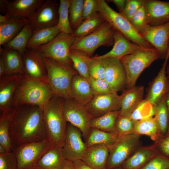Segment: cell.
I'll list each match as a JSON object with an SVG mask.
<instances>
[{"label":"cell","instance_id":"7402d4cb","mask_svg":"<svg viewBox=\"0 0 169 169\" xmlns=\"http://www.w3.org/2000/svg\"><path fill=\"white\" fill-rule=\"evenodd\" d=\"M23 75H5L0 78V111L13 109L12 100Z\"/></svg>","mask_w":169,"mask_h":169},{"label":"cell","instance_id":"b9f144b4","mask_svg":"<svg viewBox=\"0 0 169 169\" xmlns=\"http://www.w3.org/2000/svg\"><path fill=\"white\" fill-rule=\"evenodd\" d=\"M135 121L130 116L119 115L116 124L115 133L119 136L134 133Z\"/></svg>","mask_w":169,"mask_h":169},{"label":"cell","instance_id":"cb8c5ba5","mask_svg":"<svg viewBox=\"0 0 169 169\" xmlns=\"http://www.w3.org/2000/svg\"><path fill=\"white\" fill-rule=\"evenodd\" d=\"M109 147L104 144H96L87 147L81 159L95 169L105 168Z\"/></svg>","mask_w":169,"mask_h":169},{"label":"cell","instance_id":"74e56055","mask_svg":"<svg viewBox=\"0 0 169 169\" xmlns=\"http://www.w3.org/2000/svg\"><path fill=\"white\" fill-rule=\"evenodd\" d=\"M166 95L155 107L154 117L158 125L161 137L167 133L169 125V117L166 102Z\"/></svg>","mask_w":169,"mask_h":169},{"label":"cell","instance_id":"db71d44e","mask_svg":"<svg viewBox=\"0 0 169 169\" xmlns=\"http://www.w3.org/2000/svg\"><path fill=\"white\" fill-rule=\"evenodd\" d=\"M0 78L5 75V67L2 56L0 55Z\"/></svg>","mask_w":169,"mask_h":169},{"label":"cell","instance_id":"ab89813d","mask_svg":"<svg viewBox=\"0 0 169 169\" xmlns=\"http://www.w3.org/2000/svg\"><path fill=\"white\" fill-rule=\"evenodd\" d=\"M84 0H70L69 10V19L73 32L84 21Z\"/></svg>","mask_w":169,"mask_h":169},{"label":"cell","instance_id":"681fc988","mask_svg":"<svg viewBox=\"0 0 169 169\" xmlns=\"http://www.w3.org/2000/svg\"><path fill=\"white\" fill-rule=\"evenodd\" d=\"M152 145L157 154L169 158V134L161 137Z\"/></svg>","mask_w":169,"mask_h":169},{"label":"cell","instance_id":"1f68e13d","mask_svg":"<svg viewBox=\"0 0 169 169\" xmlns=\"http://www.w3.org/2000/svg\"><path fill=\"white\" fill-rule=\"evenodd\" d=\"M105 21L101 14L97 12L84 21L73 34L76 38L86 36L98 29Z\"/></svg>","mask_w":169,"mask_h":169},{"label":"cell","instance_id":"d6a6232c","mask_svg":"<svg viewBox=\"0 0 169 169\" xmlns=\"http://www.w3.org/2000/svg\"><path fill=\"white\" fill-rule=\"evenodd\" d=\"M33 30L28 23L11 40L3 46L6 48L15 50L23 54L26 51Z\"/></svg>","mask_w":169,"mask_h":169},{"label":"cell","instance_id":"11a10c76","mask_svg":"<svg viewBox=\"0 0 169 169\" xmlns=\"http://www.w3.org/2000/svg\"><path fill=\"white\" fill-rule=\"evenodd\" d=\"M63 169H76L73 161L66 160Z\"/></svg>","mask_w":169,"mask_h":169},{"label":"cell","instance_id":"94428289","mask_svg":"<svg viewBox=\"0 0 169 169\" xmlns=\"http://www.w3.org/2000/svg\"><path fill=\"white\" fill-rule=\"evenodd\" d=\"M112 169H124L121 166H120V167H116V168H115Z\"/></svg>","mask_w":169,"mask_h":169},{"label":"cell","instance_id":"7c38bea8","mask_svg":"<svg viewBox=\"0 0 169 169\" xmlns=\"http://www.w3.org/2000/svg\"><path fill=\"white\" fill-rule=\"evenodd\" d=\"M59 5L56 0H45L28 19V23L33 32L57 25Z\"/></svg>","mask_w":169,"mask_h":169},{"label":"cell","instance_id":"f546056e","mask_svg":"<svg viewBox=\"0 0 169 169\" xmlns=\"http://www.w3.org/2000/svg\"><path fill=\"white\" fill-rule=\"evenodd\" d=\"M60 32L57 25L34 31L27 48L35 49L53 40Z\"/></svg>","mask_w":169,"mask_h":169},{"label":"cell","instance_id":"f35d334b","mask_svg":"<svg viewBox=\"0 0 169 169\" xmlns=\"http://www.w3.org/2000/svg\"><path fill=\"white\" fill-rule=\"evenodd\" d=\"M70 0H60L58 8V22L57 26L61 32L73 34L69 19V10Z\"/></svg>","mask_w":169,"mask_h":169},{"label":"cell","instance_id":"d4e9b609","mask_svg":"<svg viewBox=\"0 0 169 169\" xmlns=\"http://www.w3.org/2000/svg\"><path fill=\"white\" fill-rule=\"evenodd\" d=\"M144 87L136 85L127 89L122 93L123 97L119 115L130 116L143 99Z\"/></svg>","mask_w":169,"mask_h":169},{"label":"cell","instance_id":"7a4b0ae2","mask_svg":"<svg viewBox=\"0 0 169 169\" xmlns=\"http://www.w3.org/2000/svg\"><path fill=\"white\" fill-rule=\"evenodd\" d=\"M54 95L47 84L23 74L13 96L11 108L23 104H30L43 108Z\"/></svg>","mask_w":169,"mask_h":169},{"label":"cell","instance_id":"ba28073f","mask_svg":"<svg viewBox=\"0 0 169 169\" xmlns=\"http://www.w3.org/2000/svg\"><path fill=\"white\" fill-rule=\"evenodd\" d=\"M141 135L136 133L120 136L109 147V155L105 168L121 166L141 146Z\"/></svg>","mask_w":169,"mask_h":169},{"label":"cell","instance_id":"f6af8a7d","mask_svg":"<svg viewBox=\"0 0 169 169\" xmlns=\"http://www.w3.org/2000/svg\"><path fill=\"white\" fill-rule=\"evenodd\" d=\"M141 169H169V158L157 154Z\"/></svg>","mask_w":169,"mask_h":169},{"label":"cell","instance_id":"277c9868","mask_svg":"<svg viewBox=\"0 0 169 169\" xmlns=\"http://www.w3.org/2000/svg\"><path fill=\"white\" fill-rule=\"evenodd\" d=\"M160 58V52L153 47L145 49L121 58L120 59L126 73L127 89L135 86L137 79L144 70Z\"/></svg>","mask_w":169,"mask_h":169},{"label":"cell","instance_id":"8d00e7d4","mask_svg":"<svg viewBox=\"0 0 169 169\" xmlns=\"http://www.w3.org/2000/svg\"><path fill=\"white\" fill-rule=\"evenodd\" d=\"M70 56L74 69L81 75L89 80L88 62L90 57L79 49H71Z\"/></svg>","mask_w":169,"mask_h":169},{"label":"cell","instance_id":"2e32d148","mask_svg":"<svg viewBox=\"0 0 169 169\" xmlns=\"http://www.w3.org/2000/svg\"><path fill=\"white\" fill-rule=\"evenodd\" d=\"M24 74L48 84L47 70L44 58L35 49H27L23 54Z\"/></svg>","mask_w":169,"mask_h":169},{"label":"cell","instance_id":"9f6ffc18","mask_svg":"<svg viewBox=\"0 0 169 169\" xmlns=\"http://www.w3.org/2000/svg\"><path fill=\"white\" fill-rule=\"evenodd\" d=\"M10 18L4 14L0 15V23L5 22L8 20Z\"/></svg>","mask_w":169,"mask_h":169},{"label":"cell","instance_id":"e0dca14e","mask_svg":"<svg viewBox=\"0 0 169 169\" xmlns=\"http://www.w3.org/2000/svg\"><path fill=\"white\" fill-rule=\"evenodd\" d=\"M122 97V94L119 95L117 93L95 96L85 106L94 118L110 112L120 110Z\"/></svg>","mask_w":169,"mask_h":169},{"label":"cell","instance_id":"8fae6325","mask_svg":"<svg viewBox=\"0 0 169 169\" xmlns=\"http://www.w3.org/2000/svg\"><path fill=\"white\" fill-rule=\"evenodd\" d=\"M63 110L67 122L79 129L85 140L91 130L90 122L93 119L85 106L72 98H65L64 99Z\"/></svg>","mask_w":169,"mask_h":169},{"label":"cell","instance_id":"f907efd6","mask_svg":"<svg viewBox=\"0 0 169 169\" xmlns=\"http://www.w3.org/2000/svg\"><path fill=\"white\" fill-rule=\"evenodd\" d=\"M98 0H84L83 7V21L99 10Z\"/></svg>","mask_w":169,"mask_h":169},{"label":"cell","instance_id":"484cf974","mask_svg":"<svg viewBox=\"0 0 169 169\" xmlns=\"http://www.w3.org/2000/svg\"><path fill=\"white\" fill-rule=\"evenodd\" d=\"M0 55L2 56L5 65V75L24 74L22 54L15 50L0 46Z\"/></svg>","mask_w":169,"mask_h":169},{"label":"cell","instance_id":"9c48e42d","mask_svg":"<svg viewBox=\"0 0 169 169\" xmlns=\"http://www.w3.org/2000/svg\"><path fill=\"white\" fill-rule=\"evenodd\" d=\"M116 30L105 21L96 30L85 37L75 38L71 49L82 50L90 57L101 46H110L113 44L114 35Z\"/></svg>","mask_w":169,"mask_h":169},{"label":"cell","instance_id":"3957f363","mask_svg":"<svg viewBox=\"0 0 169 169\" xmlns=\"http://www.w3.org/2000/svg\"><path fill=\"white\" fill-rule=\"evenodd\" d=\"M64 99L54 96L42 108L43 120L48 137L54 146L61 148L67 123L63 113Z\"/></svg>","mask_w":169,"mask_h":169},{"label":"cell","instance_id":"91938a15","mask_svg":"<svg viewBox=\"0 0 169 169\" xmlns=\"http://www.w3.org/2000/svg\"><path fill=\"white\" fill-rule=\"evenodd\" d=\"M166 74H167V77L169 79V63L167 64L166 68Z\"/></svg>","mask_w":169,"mask_h":169},{"label":"cell","instance_id":"680465c9","mask_svg":"<svg viewBox=\"0 0 169 169\" xmlns=\"http://www.w3.org/2000/svg\"><path fill=\"white\" fill-rule=\"evenodd\" d=\"M7 152L5 148L3 146L0 145V154H3Z\"/></svg>","mask_w":169,"mask_h":169},{"label":"cell","instance_id":"e575fe53","mask_svg":"<svg viewBox=\"0 0 169 169\" xmlns=\"http://www.w3.org/2000/svg\"><path fill=\"white\" fill-rule=\"evenodd\" d=\"M119 114L120 110L110 112L93 118L90 121V126L91 128L115 133L116 124Z\"/></svg>","mask_w":169,"mask_h":169},{"label":"cell","instance_id":"f1b7e54d","mask_svg":"<svg viewBox=\"0 0 169 169\" xmlns=\"http://www.w3.org/2000/svg\"><path fill=\"white\" fill-rule=\"evenodd\" d=\"M28 22L27 18H12L0 23V46H3L13 39Z\"/></svg>","mask_w":169,"mask_h":169},{"label":"cell","instance_id":"6f0895ef","mask_svg":"<svg viewBox=\"0 0 169 169\" xmlns=\"http://www.w3.org/2000/svg\"><path fill=\"white\" fill-rule=\"evenodd\" d=\"M166 102L167 106L168 114H169V93H168L166 95ZM169 134V125L168 131L167 134Z\"/></svg>","mask_w":169,"mask_h":169},{"label":"cell","instance_id":"c3c4849f","mask_svg":"<svg viewBox=\"0 0 169 169\" xmlns=\"http://www.w3.org/2000/svg\"><path fill=\"white\" fill-rule=\"evenodd\" d=\"M0 169H18L17 159L13 151L0 154Z\"/></svg>","mask_w":169,"mask_h":169},{"label":"cell","instance_id":"8992f818","mask_svg":"<svg viewBox=\"0 0 169 169\" xmlns=\"http://www.w3.org/2000/svg\"><path fill=\"white\" fill-rule=\"evenodd\" d=\"M99 12L106 21L115 30L119 31L133 43L146 49L153 48L145 40L135 29L130 21L119 13L113 9L104 0H98Z\"/></svg>","mask_w":169,"mask_h":169},{"label":"cell","instance_id":"816d5d0a","mask_svg":"<svg viewBox=\"0 0 169 169\" xmlns=\"http://www.w3.org/2000/svg\"><path fill=\"white\" fill-rule=\"evenodd\" d=\"M76 169H95L81 159L73 161Z\"/></svg>","mask_w":169,"mask_h":169},{"label":"cell","instance_id":"83f0119b","mask_svg":"<svg viewBox=\"0 0 169 169\" xmlns=\"http://www.w3.org/2000/svg\"><path fill=\"white\" fill-rule=\"evenodd\" d=\"M157 154L152 145L141 146L121 166L124 169H141Z\"/></svg>","mask_w":169,"mask_h":169},{"label":"cell","instance_id":"5b68a950","mask_svg":"<svg viewBox=\"0 0 169 169\" xmlns=\"http://www.w3.org/2000/svg\"><path fill=\"white\" fill-rule=\"evenodd\" d=\"M47 70L48 84L54 95L64 99L71 98L70 88L73 77L78 72L54 60L44 58Z\"/></svg>","mask_w":169,"mask_h":169},{"label":"cell","instance_id":"5bb4252c","mask_svg":"<svg viewBox=\"0 0 169 169\" xmlns=\"http://www.w3.org/2000/svg\"><path fill=\"white\" fill-rule=\"evenodd\" d=\"M45 0H0V12L10 18H31Z\"/></svg>","mask_w":169,"mask_h":169},{"label":"cell","instance_id":"d6986e66","mask_svg":"<svg viewBox=\"0 0 169 169\" xmlns=\"http://www.w3.org/2000/svg\"><path fill=\"white\" fill-rule=\"evenodd\" d=\"M105 68L104 79L117 92L126 86V72L120 60L108 58L103 59Z\"/></svg>","mask_w":169,"mask_h":169},{"label":"cell","instance_id":"60d3db41","mask_svg":"<svg viewBox=\"0 0 169 169\" xmlns=\"http://www.w3.org/2000/svg\"><path fill=\"white\" fill-rule=\"evenodd\" d=\"M155 107L149 101L143 99L130 116L135 121L154 117L155 115Z\"/></svg>","mask_w":169,"mask_h":169},{"label":"cell","instance_id":"603a6c76","mask_svg":"<svg viewBox=\"0 0 169 169\" xmlns=\"http://www.w3.org/2000/svg\"><path fill=\"white\" fill-rule=\"evenodd\" d=\"M70 91L71 98L84 106L94 96L88 80L79 73L72 78Z\"/></svg>","mask_w":169,"mask_h":169},{"label":"cell","instance_id":"f5cc1de1","mask_svg":"<svg viewBox=\"0 0 169 169\" xmlns=\"http://www.w3.org/2000/svg\"><path fill=\"white\" fill-rule=\"evenodd\" d=\"M126 0H110L108 2L113 3L116 6L120 13H121L123 11L126 3Z\"/></svg>","mask_w":169,"mask_h":169},{"label":"cell","instance_id":"836d02e7","mask_svg":"<svg viewBox=\"0 0 169 169\" xmlns=\"http://www.w3.org/2000/svg\"><path fill=\"white\" fill-rule=\"evenodd\" d=\"M119 136L115 133L109 132L98 129L91 128L85 139L87 147L96 144H104L109 147L116 140Z\"/></svg>","mask_w":169,"mask_h":169},{"label":"cell","instance_id":"d590c367","mask_svg":"<svg viewBox=\"0 0 169 169\" xmlns=\"http://www.w3.org/2000/svg\"><path fill=\"white\" fill-rule=\"evenodd\" d=\"M13 108L0 111V145L3 146L7 152L13 151L10 137V125Z\"/></svg>","mask_w":169,"mask_h":169},{"label":"cell","instance_id":"52a82bcc","mask_svg":"<svg viewBox=\"0 0 169 169\" xmlns=\"http://www.w3.org/2000/svg\"><path fill=\"white\" fill-rule=\"evenodd\" d=\"M75 39L73 34L60 32L51 41L35 49L44 58L50 59L67 68L74 69L70 50Z\"/></svg>","mask_w":169,"mask_h":169},{"label":"cell","instance_id":"9a60e30c","mask_svg":"<svg viewBox=\"0 0 169 169\" xmlns=\"http://www.w3.org/2000/svg\"><path fill=\"white\" fill-rule=\"evenodd\" d=\"M139 33L141 37L165 58L169 49V22L157 26L146 25Z\"/></svg>","mask_w":169,"mask_h":169},{"label":"cell","instance_id":"44dd1931","mask_svg":"<svg viewBox=\"0 0 169 169\" xmlns=\"http://www.w3.org/2000/svg\"><path fill=\"white\" fill-rule=\"evenodd\" d=\"M144 5L148 24L157 26L169 22V1L145 0Z\"/></svg>","mask_w":169,"mask_h":169},{"label":"cell","instance_id":"7dc6e473","mask_svg":"<svg viewBox=\"0 0 169 169\" xmlns=\"http://www.w3.org/2000/svg\"><path fill=\"white\" fill-rule=\"evenodd\" d=\"M130 22L139 33L148 24L144 4L140 8L137 12L131 19Z\"/></svg>","mask_w":169,"mask_h":169},{"label":"cell","instance_id":"4316f807","mask_svg":"<svg viewBox=\"0 0 169 169\" xmlns=\"http://www.w3.org/2000/svg\"><path fill=\"white\" fill-rule=\"evenodd\" d=\"M66 160L61 147L54 146L43 155L35 169H63Z\"/></svg>","mask_w":169,"mask_h":169},{"label":"cell","instance_id":"6125c7cd","mask_svg":"<svg viewBox=\"0 0 169 169\" xmlns=\"http://www.w3.org/2000/svg\"><path fill=\"white\" fill-rule=\"evenodd\" d=\"M106 169V168H104V169Z\"/></svg>","mask_w":169,"mask_h":169},{"label":"cell","instance_id":"ffe728a7","mask_svg":"<svg viewBox=\"0 0 169 169\" xmlns=\"http://www.w3.org/2000/svg\"><path fill=\"white\" fill-rule=\"evenodd\" d=\"M114 39L113 45L110 50L103 55L94 57L100 59L108 58L120 59L125 56L146 49L131 42L121 32L116 30L114 34Z\"/></svg>","mask_w":169,"mask_h":169},{"label":"cell","instance_id":"bcb514c9","mask_svg":"<svg viewBox=\"0 0 169 169\" xmlns=\"http://www.w3.org/2000/svg\"><path fill=\"white\" fill-rule=\"evenodd\" d=\"M144 0H126L125 8L120 13L130 21L140 8L144 4Z\"/></svg>","mask_w":169,"mask_h":169},{"label":"cell","instance_id":"4fadbf2b","mask_svg":"<svg viewBox=\"0 0 169 169\" xmlns=\"http://www.w3.org/2000/svg\"><path fill=\"white\" fill-rule=\"evenodd\" d=\"M82 133L77 128L67 123L62 151L67 160L81 159L87 148Z\"/></svg>","mask_w":169,"mask_h":169},{"label":"cell","instance_id":"ac0fdd59","mask_svg":"<svg viewBox=\"0 0 169 169\" xmlns=\"http://www.w3.org/2000/svg\"><path fill=\"white\" fill-rule=\"evenodd\" d=\"M169 59V49L160 71L151 83L147 92L145 99L154 106L169 93V79L166 71Z\"/></svg>","mask_w":169,"mask_h":169},{"label":"cell","instance_id":"7bdbcfd3","mask_svg":"<svg viewBox=\"0 0 169 169\" xmlns=\"http://www.w3.org/2000/svg\"><path fill=\"white\" fill-rule=\"evenodd\" d=\"M88 80L94 96L117 93L104 79H96L90 77Z\"/></svg>","mask_w":169,"mask_h":169},{"label":"cell","instance_id":"6da1fadb","mask_svg":"<svg viewBox=\"0 0 169 169\" xmlns=\"http://www.w3.org/2000/svg\"><path fill=\"white\" fill-rule=\"evenodd\" d=\"M9 133L13 149L48 138L43 120L42 108L26 104L13 108Z\"/></svg>","mask_w":169,"mask_h":169},{"label":"cell","instance_id":"30bf717a","mask_svg":"<svg viewBox=\"0 0 169 169\" xmlns=\"http://www.w3.org/2000/svg\"><path fill=\"white\" fill-rule=\"evenodd\" d=\"M54 146L48 137L41 141L24 144L13 148L18 169H35L37 163L43 155Z\"/></svg>","mask_w":169,"mask_h":169},{"label":"cell","instance_id":"4dcf8cb0","mask_svg":"<svg viewBox=\"0 0 169 169\" xmlns=\"http://www.w3.org/2000/svg\"><path fill=\"white\" fill-rule=\"evenodd\" d=\"M134 133L140 135H145L155 142L161 136L159 127L154 117L135 121Z\"/></svg>","mask_w":169,"mask_h":169},{"label":"cell","instance_id":"ee69618b","mask_svg":"<svg viewBox=\"0 0 169 169\" xmlns=\"http://www.w3.org/2000/svg\"><path fill=\"white\" fill-rule=\"evenodd\" d=\"M88 70L90 77L96 79H104L105 68L102 59H98L94 57H90L88 62Z\"/></svg>","mask_w":169,"mask_h":169}]
</instances>
